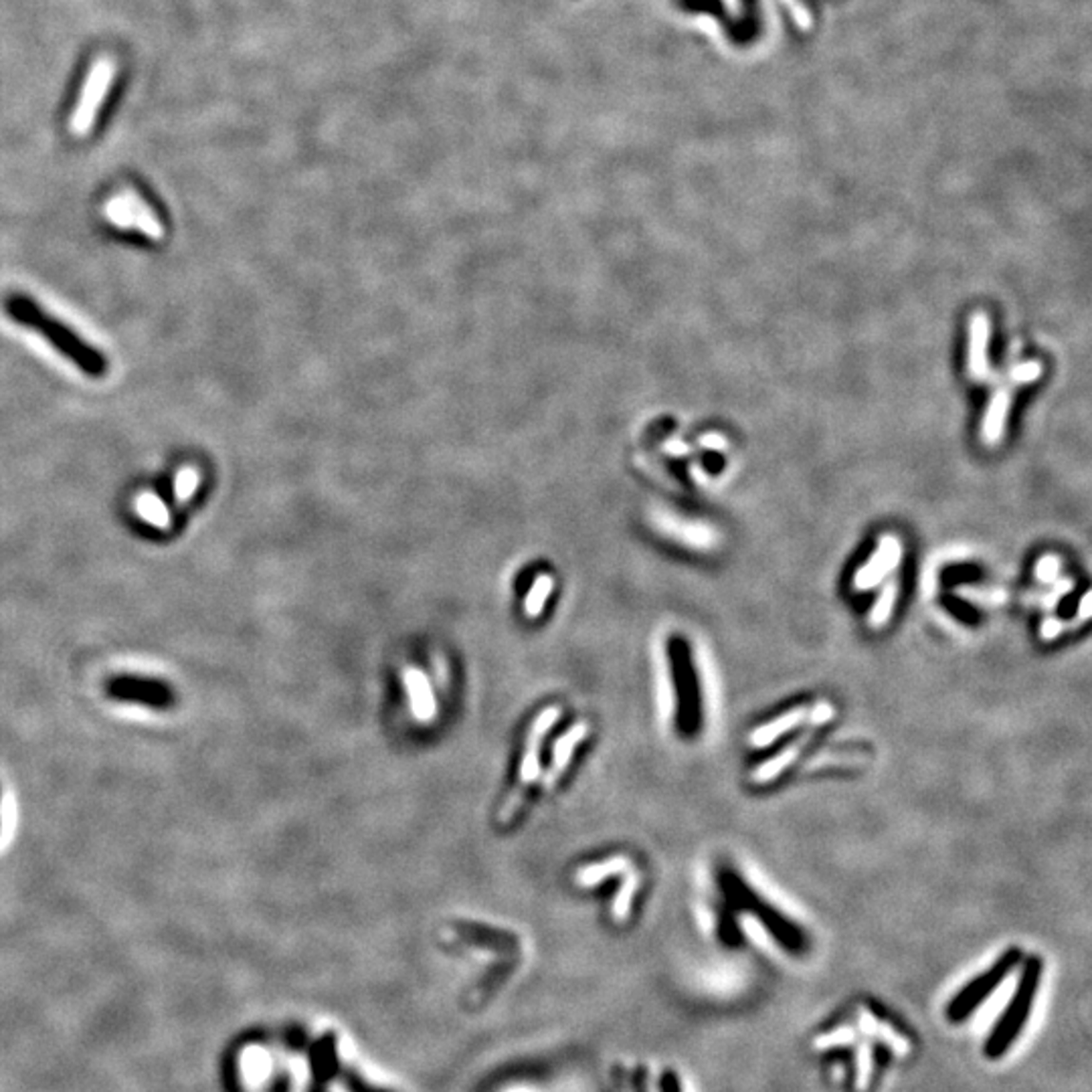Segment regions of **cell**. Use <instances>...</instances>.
I'll return each mask as SVG.
<instances>
[{
  "label": "cell",
  "instance_id": "1",
  "mask_svg": "<svg viewBox=\"0 0 1092 1092\" xmlns=\"http://www.w3.org/2000/svg\"><path fill=\"white\" fill-rule=\"evenodd\" d=\"M7 314L17 320L19 324L30 328V330L39 332L47 338L51 347H55L71 363H75L89 377H102L107 370V361L100 350L91 345H85L82 336H77L67 326L47 314L43 308H39L33 300L21 293H12L5 300Z\"/></svg>",
  "mask_w": 1092,
  "mask_h": 1092
},
{
  "label": "cell",
  "instance_id": "2",
  "mask_svg": "<svg viewBox=\"0 0 1092 1092\" xmlns=\"http://www.w3.org/2000/svg\"><path fill=\"white\" fill-rule=\"evenodd\" d=\"M1040 973H1042L1040 959H1029L1024 973H1022V979L1018 983L1016 993H1013L1009 1006L1002 1013L1000 1024L993 1027L989 1040L986 1042V1056L988 1058L1004 1056L1011 1044L1018 1040L1022 1027L1029 1016V1009H1032V1004H1034L1038 983H1040Z\"/></svg>",
  "mask_w": 1092,
  "mask_h": 1092
},
{
  "label": "cell",
  "instance_id": "3",
  "mask_svg": "<svg viewBox=\"0 0 1092 1092\" xmlns=\"http://www.w3.org/2000/svg\"><path fill=\"white\" fill-rule=\"evenodd\" d=\"M107 698L116 702H128L152 710H173L179 705L177 688L162 678L138 676V674H116L104 686Z\"/></svg>",
  "mask_w": 1092,
  "mask_h": 1092
},
{
  "label": "cell",
  "instance_id": "4",
  "mask_svg": "<svg viewBox=\"0 0 1092 1092\" xmlns=\"http://www.w3.org/2000/svg\"><path fill=\"white\" fill-rule=\"evenodd\" d=\"M669 655L674 662V676L678 688V725L684 735H694L700 726V692L692 666V655L686 644H669Z\"/></svg>",
  "mask_w": 1092,
  "mask_h": 1092
},
{
  "label": "cell",
  "instance_id": "5",
  "mask_svg": "<svg viewBox=\"0 0 1092 1092\" xmlns=\"http://www.w3.org/2000/svg\"><path fill=\"white\" fill-rule=\"evenodd\" d=\"M1018 961H1020L1018 951H1007V953L1000 961H997L991 970H988V973H983L981 977L971 981L970 986L955 995V1000L951 1002V1006L947 1009L949 1018L953 1022H961L970 1016V1013H973L977 1006L986 1002L988 997L1002 986V981L1011 973V970L1018 965Z\"/></svg>",
  "mask_w": 1092,
  "mask_h": 1092
},
{
  "label": "cell",
  "instance_id": "6",
  "mask_svg": "<svg viewBox=\"0 0 1092 1092\" xmlns=\"http://www.w3.org/2000/svg\"><path fill=\"white\" fill-rule=\"evenodd\" d=\"M558 714H560L558 708H549V710L540 712V716L537 719L533 730H530L528 748H526V755H524L522 767H520V781H518L517 787H514L512 795H510L508 801L504 803V807H502V811H500V818H498V819H500V823H508V821H512L514 818H517L518 809H520V805H522V801H524V791H526L530 785H533V781H535L537 775H538V748H540V743H542L546 732H549V728L555 725V721L558 719Z\"/></svg>",
  "mask_w": 1092,
  "mask_h": 1092
},
{
  "label": "cell",
  "instance_id": "7",
  "mask_svg": "<svg viewBox=\"0 0 1092 1092\" xmlns=\"http://www.w3.org/2000/svg\"><path fill=\"white\" fill-rule=\"evenodd\" d=\"M112 80H114V64L109 59H100L87 75L80 105H77L75 116L71 120V128L75 134L84 136L91 130L93 122H96L98 116V109L105 98L109 85H112Z\"/></svg>",
  "mask_w": 1092,
  "mask_h": 1092
},
{
  "label": "cell",
  "instance_id": "8",
  "mask_svg": "<svg viewBox=\"0 0 1092 1092\" xmlns=\"http://www.w3.org/2000/svg\"><path fill=\"white\" fill-rule=\"evenodd\" d=\"M105 215L109 221L116 223L118 227H136L152 239H160L164 233L160 221L156 218L152 209L134 193H123L114 200H109V205L105 207Z\"/></svg>",
  "mask_w": 1092,
  "mask_h": 1092
},
{
  "label": "cell",
  "instance_id": "9",
  "mask_svg": "<svg viewBox=\"0 0 1092 1092\" xmlns=\"http://www.w3.org/2000/svg\"><path fill=\"white\" fill-rule=\"evenodd\" d=\"M902 558V542L896 537H884L876 553L870 556L868 563L856 573L854 587L857 591H868L876 587L884 576L891 574Z\"/></svg>",
  "mask_w": 1092,
  "mask_h": 1092
},
{
  "label": "cell",
  "instance_id": "10",
  "mask_svg": "<svg viewBox=\"0 0 1092 1092\" xmlns=\"http://www.w3.org/2000/svg\"><path fill=\"white\" fill-rule=\"evenodd\" d=\"M989 318L983 311L973 314L970 322V358H967V370L973 381H986L989 377Z\"/></svg>",
  "mask_w": 1092,
  "mask_h": 1092
},
{
  "label": "cell",
  "instance_id": "11",
  "mask_svg": "<svg viewBox=\"0 0 1092 1092\" xmlns=\"http://www.w3.org/2000/svg\"><path fill=\"white\" fill-rule=\"evenodd\" d=\"M1011 405V386H1000L991 395L988 411L983 415L981 424V440L986 445H997L1002 442L1006 431V421Z\"/></svg>",
  "mask_w": 1092,
  "mask_h": 1092
},
{
  "label": "cell",
  "instance_id": "12",
  "mask_svg": "<svg viewBox=\"0 0 1092 1092\" xmlns=\"http://www.w3.org/2000/svg\"><path fill=\"white\" fill-rule=\"evenodd\" d=\"M805 716H807V708H805V706H800V708H793V710H789V712H783L781 716H777L775 721L759 726V728L753 732V735H751V743H753L757 748L769 746V744L775 743L779 737L785 735V732H789L791 728L801 725Z\"/></svg>",
  "mask_w": 1092,
  "mask_h": 1092
},
{
  "label": "cell",
  "instance_id": "13",
  "mask_svg": "<svg viewBox=\"0 0 1092 1092\" xmlns=\"http://www.w3.org/2000/svg\"><path fill=\"white\" fill-rule=\"evenodd\" d=\"M585 735H587V726L579 725V726H573L567 735L560 739V743H556L555 755H553V764H551V769H549V773H546V779H544L546 787H551L558 779V775L565 771V767L569 764V759L574 751V746L585 739Z\"/></svg>",
  "mask_w": 1092,
  "mask_h": 1092
},
{
  "label": "cell",
  "instance_id": "14",
  "mask_svg": "<svg viewBox=\"0 0 1092 1092\" xmlns=\"http://www.w3.org/2000/svg\"><path fill=\"white\" fill-rule=\"evenodd\" d=\"M807 741H809V735H803L801 739H798L795 743H791L789 746H785L781 753H777L771 761L761 764V767H759V769L755 771V775H753V781H755V783L773 781V779H775L779 773H781L785 767H789V764H791L795 759H798V755L801 753V748H803V744H805Z\"/></svg>",
  "mask_w": 1092,
  "mask_h": 1092
},
{
  "label": "cell",
  "instance_id": "15",
  "mask_svg": "<svg viewBox=\"0 0 1092 1092\" xmlns=\"http://www.w3.org/2000/svg\"><path fill=\"white\" fill-rule=\"evenodd\" d=\"M405 684H407V688L411 692V702H413V708L417 719L421 721H427L433 716V698H431V690L425 682V678L421 676L419 672H407L405 674Z\"/></svg>",
  "mask_w": 1092,
  "mask_h": 1092
},
{
  "label": "cell",
  "instance_id": "16",
  "mask_svg": "<svg viewBox=\"0 0 1092 1092\" xmlns=\"http://www.w3.org/2000/svg\"><path fill=\"white\" fill-rule=\"evenodd\" d=\"M136 510H138L140 517H142L148 524H152L156 528H168L170 526V512L160 498H156L154 494L140 496L136 500Z\"/></svg>",
  "mask_w": 1092,
  "mask_h": 1092
},
{
  "label": "cell",
  "instance_id": "17",
  "mask_svg": "<svg viewBox=\"0 0 1092 1092\" xmlns=\"http://www.w3.org/2000/svg\"><path fill=\"white\" fill-rule=\"evenodd\" d=\"M896 593H898V581L893 579L888 581L882 587V593L878 595L876 603H874L872 612H870V623L874 628H880L891 617L893 610H894V603H896Z\"/></svg>",
  "mask_w": 1092,
  "mask_h": 1092
},
{
  "label": "cell",
  "instance_id": "18",
  "mask_svg": "<svg viewBox=\"0 0 1092 1092\" xmlns=\"http://www.w3.org/2000/svg\"><path fill=\"white\" fill-rule=\"evenodd\" d=\"M628 868V862L623 860V857H613L610 862H603V864H595V866H587L583 868L579 874H576V882L587 886V884H595L599 882L607 874H613L617 870Z\"/></svg>",
  "mask_w": 1092,
  "mask_h": 1092
},
{
  "label": "cell",
  "instance_id": "19",
  "mask_svg": "<svg viewBox=\"0 0 1092 1092\" xmlns=\"http://www.w3.org/2000/svg\"><path fill=\"white\" fill-rule=\"evenodd\" d=\"M198 481H200V476H198V472H197V467H182V470H180L179 476H177V480H175V496H177V500H179V502H189L191 498H193V494H195L197 488H198Z\"/></svg>",
  "mask_w": 1092,
  "mask_h": 1092
},
{
  "label": "cell",
  "instance_id": "20",
  "mask_svg": "<svg viewBox=\"0 0 1092 1092\" xmlns=\"http://www.w3.org/2000/svg\"><path fill=\"white\" fill-rule=\"evenodd\" d=\"M1040 377H1042V367H1040V363L1027 361V363H1022V365H1018L1016 368L1011 370L1009 381H1011L1013 385H1029V383L1038 381Z\"/></svg>",
  "mask_w": 1092,
  "mask_h": 1092
},
{
  "label": "cell",
  "instance_id": "21",
  "mask_svg": "<svg viewBox=\"0 0 1092 1092\" xmlns=\"http://www.w3.org/2000/svg\"><path fill=\"white\" fill-rule=\"evenodd\" d=\"M635 888H637V878H635L633 874H631V876L628 878V884L623 886L621 894H619V896H617V900H615V914H617V918H626V916H628V913H630V907H631V898H633Z\"/></svg>",
  "mask_w": 1092,
  "mask_h": 1092
},
{
  "label": "cell",
  "instance_id": "22",
  "mask_svg": "<svg viewBox=\"0 0 1092 1092\" xmlns=\"http://www.w3.org/2000/svg\"><path fill=\"white\" fill-rule=\"evenodd\" d=\"M1060 571V560L1054 555H1048L1038 560V567H1036V576L1042 583H1054L1056 576Z\"/></svg>",
  "mask_w": 1092,
  "mask_h": 1092
},
{
  "label": "cell",
  "instance_id": "23",
  "mask_svg": "<svg viewBox=\"0 0 1092 1092\" xmlns=\"http://www.w3.org/2000/svg\"><path fill=\"white\" fill-rule=\"evenodd\" d=\"M549 589H551V583H549V579H544V581H538V585L535 587V591L530 593V599H528V603H526V610H528V613L533 615V617L542 610L544 599H546V595H549Z\"/></svg>",
  "mask_w": 1092,
  "mask_h": 1092
},
{
  "label": "cell",
  "instance_id": "24",
  "mask_svg": "<svg viewBox=\"0 0 1092 1092\" xmlns=\"http://www.w3.org/2000/svg\"><path fill=\"white\" fill-rule=\"evenodd\" d=\"M700 445L706 447V449L723 451V449H726V440L721 433H706V435L700 437Z\"/></svg>",
  "mask_w": 1092,
  "mask_h": 1092
},
{
  "label": "cell",
  "instance_id": "25",
  "mask_svg": "<svg viewBox=\"0 0 1092 1092\" xmlns=\"http://www.w3.org/2000/svg\"><path fill=\"white\" fill-rule=\"evenodd\" d=\"M666 449L669 451V456H672V454H674V456H684V454H688V451H690L682 442H669V443H666Z\"/></svg>",
  "mask_w": 1092,
  "mask_h": 1092
},
{
  "label": "cell",
  "instance_id": "26",
  "mask_svg": "<svg viewBox=\"0 0 1092 1092\" xmlns=\"http://www.w3.org/2000/svg\"><path fill=\"white\" fill-rule=\"evenodd\" d=\"M1056 633H1058V621L1048 619L1046 623H1044V628H1042V635H1044V637L1050 639V637H1054Z\"/></svg>",
  "mask_w": 1092,
  "mask_h": 1092
},
{
  "label": "cell",
  "instance_id": "27",
  "mask_svg": "<svg viewBox=\"0 0 1092 1092\" xmlns=\"http://www.w3.org/2000/svg\"><path fill=\"white\" fill-rule=\"evenodd\" d=\"M1081 615H1083V619H1086L1090 615V593H1086L1081 601Z\"/></svg>",
  "mask_w": 1092,
  "mask_h": 1092
}]
</instances>
